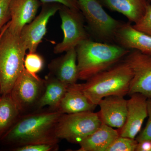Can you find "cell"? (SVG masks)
<instances>
[{
  "label": "cell",
  "instance_id": "obj_13",
  "mask_svg": "<svg viewBox=\"0 0 151 151\" xmlns=\"http://www.w3.org/2000/svg\"><path fill=\"white\" fill-rule=\"evenodd\" d=\"M42 4L40 0H12L9 6L11 20L9 29L20 35L24 27L35 18Z\"/></svg>",
  "mask_w": 151,
  "mask_h": 151
},
{
  "label": "cell",
  "instance_id": "obj_24",
  "mask_svg": "<svg viewBox=\"0 0 151 151\" xmlns=\"http://www.w3.org/2000/svg\"><path fill=\"white\" fill-rule=\"evenodd\" d=\"M57 144H37L11 148L14 151H54L58 150Z\"/></svg>",
  "mask_w": 151,
  "mask_h": 151
},
{
  "label": "cell",
  "instance_id": "obj_23",
  "mask_svg": "<svg viewBox=\"0 0 151 151\" xmlns=\"http://www.w3.org/2000/svg\"><path fill=\"white\" fill-rule=\"evenodd\" d=\"M136 29L151 35V5L148 3L144 15L136 23L133 25Z\"/></svg>",
  "mask_w": 151,
  "mask_h": 151
},
{
  "label": "cell",
  "instance_id": "obj_7",
  "mask_svg": "<svg viewBox=\"0 0 151 151\" xmlns=\"http://www.w3.org/2000/svg\"><path fill=\"white\" fill-rule=\"evenodd\" d=\"M58 12L61 19L63 37L62 41L53 48L55 54L76 48L83 41L90 38L85 26V19L80 10L61 5Z\"/></svg>",
  "mask_w": 151,
  "mask_h": 151
},
{
  "label": "cell",
  "instance_id": "obj_26",
  "mask_svg": "<svg viewBox=\"0 0 151 151\" xmlns=\"http://www.w3.org/2000/svg\"><path fill=\"white\" fill-rule=\"evenodd\" d=\"M12 0H0V31L11 20L9 6Z\"/></svg>",
  "mask_w": 151,
  "mask_h": 151
},
{
  "label": "cell",
  "instance_id": "obj_2",
  "mask_svg": "<svg viewBox=\"0 0 151 151\" xmlns=\"http://www.w3.org/2000/svg\"><path fill=\"white\" fill-rule=\"evenodd\" d=\"M78 79L86 81L124 59L130 50L87 39L76 47Z\"/></svg>",
  "mask_w": 151,
  "mask_h": 151
},
{
  "label": "cell",
  "instance_id": "obj_3",
  "mask_svg": "<svg viewBox=\"0 0 151 151\" xmlns=\"http://www.w3.org/2000/svg\"><path fill=\"white\" fill-rule=\"evenodd\" d=\"M133 73L123 60L109 69L94 75L86 83L76 86L94 105H97L105 97L125 96L128 94Z\"/></svg>",
  "mask_w": 151,
  "mask_h": 151
},
{
  "label": "cell",
  "instance_id": "obj_8",
  "mask_svg": "<svg viewBox=\"0 0 151 151\" xmlns=\"http://www.w3.org/2000/svg\"><path fill=\"white\" fill-rule=\"evenodd\" d=\"M45 86L44 79L33 76L24 68L9 94L21 114L37 108Z\"/></svg>",
  "mask_w": 151,
  "mask_h": 151
},
{
  "label": "cell",
  "instance_id": "obj_5",
  "mask_svg": "<svg viewBox=\"0 0 151 151\" xmlns=\"http://www.w3.org/2000/svg\"><path fill=\"white\" fill-rule=\"evenodd\" d=\"M77 1L90 37L100 42L115 43L116 33L124 22L109 15L97 0Z\"/></svg>",
  "mask_w": 151,
  "mask_h": 151
},
{
  "label": "cell",
  "instance_id": "obj_15",
  "mask_svg": "<svg viewBox=\"0 0 151 151\" xmlns=\"http://www.w3.org/2000/svg\"><path fill=\"white\" fill-rule=\"evenodd\" d=\"M115 43L127 49L151 55V35L136 29L130 22H124L119 28Z\"/></svg>",
  "mask_w": 151,
  "mask_h": 151
},
{
  "label": "cell",
  "instance_id": "obj_28",
  "mask_svg": "<svg viewBox=\"0 0 151 151\" xmlns=\"http://www.w3.org/2000/svg\"><path fill=\"white\" fill-rule=\"evenodd\" d=\"M136 151H151V140H144L139 142Z\"/></svg>",
  "mask_w": 151,
  "mask_h": 151
},
{
  "label": "cell",
  "instance_id": "obj_17",
  "mask_svg": "<svg viewBox=\"0 0 151 151\" xmlns=\"http://www.w3.org/2000/svg\"><path fill=\"white\" fill-rule=\"evenodd\" d=\"M103 7L124 16L130 23L137 22L145 12L146 0H97Z\"/></svg>",
  "mask_w": 151,
  "mask_h": 151
},
{
  "label": "cell",
  "instance_id": "obj_22",
  "mask_svg": "<svg viewBox=\"0 0 151 151\" xmlns=\"http://www.w3.org/2000/svg\"><path fill=\"white\" fill-rule=\"evenodd\" d=\"M138 142L136 139L119 136L108 147L106 151H134Z\"/></svg>",
  "mask_w": 151,
  "mask_h": 151
},
{
  "label": "cell",
  "instance_id": "obj_14",
  "mask_svg": "<svg viewBox=\"0 0 151 151\" xmlns=\"http://www.w3.org/2000/svg\"><path fill=\"white\" fill-rule=\"evenodd\" d=\"M62 56L52 60L48 64L49 74L69 86L78 79L77 55L75 48L65 52Z\"/></svg>",
  "mask_w": 151,
  "mask_h": 151
},
{
  "label": "cell",
  "instance_id": "obj_10",
  "mask_svg": "<svg viewBox=\"0 0 151 151\" xmlns=\"http://www.w3.org/2000/svg\"><path fill=\"white\" fill-rule=\"evenodd\" d=\"M61 6L58 3H43L40 13L23 28L20 35L29 52H37L46 35L50 19L58 12Z\"/></svg>",
  "mask_w": 151,
  "mask_h": 151
},
{
  "label": "cell",
  "instance_id": "obj_6",
  "mask_svg": "<svg viewBox=\"0 0 151 151\" xmlns=\"http://www.w3.org/2000/svg\"><path fill=\"white\" fill-rule=\"evenodd\" d=\"M102 124L98 113L93 111L63 114L57 126L55 135L59 139L79 144Z\"/></svg>",
  "mask_w": 151,
  "mask_h": 151
},
{
  "label": "cell",
  "instance_id": "obj_19",
  "mask_svg": "<svg viewBox=\"0 0 151 151\" xmlns=\"http://www.w3.org/2000/svg\"><path fill=\"white\" fill-rule=\"evenodd\" d=\"M45 89L37 108L38 110L47 106L51 110L58 111L68 86L49 74L45 78Z\"/></svg>",
  "mask_w": 151,
  "mask_h": 151
},
{
  "label": "cell",
  "instance_id": "obj_9",
  "mask_svg": "<svg viewBox=\"0 0 151 151\" xmlns=\"http://www.w3.org/2000/svg\"><path fill=\"white\" fill-rule=\"evenodd\" d=\"M124 60L129 65L133 77L128 94L140 93L151 98V55L130 50Z\"/></svg>",
  "mask_w": 151,
  "mask_h": 151
},
{
  "label": "cell",
  "instance_id": "obj_1",
  "mask_svg": "<svg viewBox=\"0 0 151 151\" xmlns=\"http://www.w3.org/2000/svg\"><path fill=\"white\" fill-rule=\"evenodd\" d=\"M63 114L50 109L21 114L0 142L11 148L33 144H58L55 129Z\"/></svg>",
  "mask_w": 151,
  "mask_h": 151
},
{
  "label": "cell",
  "instance_id": "obj_20",
  "mask_svg": "<svg viewBox=\"0 0 151 151\" xmlns=\"http://www.w3.org/2000/svg\"><path fill=\"white\" fill-rule=\"evenodd\" d=\"M10 94L2 95L0 100V139L21 115Z\"/></svg>",
  "mask_w": 151,
  "mask_h": 151
},
{
  "label": "cell",
  "instance_id": "obj_25",
  "mask_svg": "<svg viewBox=\"0 0 151 151\" xmlns=\"http://www.w3.org/2000/svg\"><path fill=\"white\" fill-rule=\"evenodd\" d=\"M147 103L148 119L146 127L135 139L138 142L144 140H151V98L147 99Z\"/></svg>",
  "mask_w": 151,
  "mask_h": 151
},
{
  "label": "cell",
  "instance_id": "obj_16",
  "mask_svg": "<svg viewBox=\"0 0 151 151\" xmlns=\"http://www.w3.org/2000/svg\"><path fill=\"white\" fill-rule=\"evenodd\" d=\"M120 136L119 130L102 123L100 127L79 144L78 151H106Z\"/></svg>",
  "mask_w": 151,
  "mask_h": 151
},
{
  "label": "cell",
  "instance_id": "obj_12",
  "mask_svg": "<svg viewBox=\"0 0 151 151\" xmlns=\"http://www.w3.org/2000/svg\"><path fill=\"white\" fill-rule=\"evenodd\" d=\"M127 100L124 96L112 95L100 100L98 113L102 123L121 129L127 119Z\"/></svg>",
  "mask_w": 151,
  "mask_h": 151
},
{
  "label": "cell",
  "instance_id": "obj_31",
  "mask_svg": "<svg viewBox=\"0 0 151 151\" xmlns=\"http://www.w3.org/2000/svg\"><path fill=\"white\" fill-rule=\"evenodd\" d=\"M150 5H151V0H150Z\"/></svg>",
  "mask_w": 151,
  "mask_h": 151
},
{
  "label": "cell",
  "instance_id": "obj_18",
  "mask_svg": "<svg viewBox=\"0 0 151 151\" xmlns=\"http://www.w3.org/2000/svg\"><path fill=\"white\" fill-rule=\"evenodd\" d=\"M76 84L68 86L60 102L58 111L63 114L93 111L97 106L90 102Z\"/></svg>",
  "mask_w": 151,
  "mask_h": 151
},
{
  "label": "cell",
  "instance_id": "obj_32",
  "mask_svg": "<svg viewBox=\"0 0 151 151\" xmlns=\"http://www.w3.org/2000/svg\"><path fill=\"white\" fill-rule=\"evenodd\" d=\"M146 1H147V0H146Z\"/></svg>",
  "mask_w": 151,
  "mask_h": 151
},
{
  "label": "cell",
  "instance_id": "obj_11",
  "mask_svg": "<svg viewBox=\"0 0 151 151\" xmlns=\"http://www.w3.org/2000/svg\"><path fill=\"white\" fill-rule=\"evenodd\" d=\"M130 95V99L127 100L126 122L124 127L118 130L120 136L135 139L148 116L147 98L140 93Z\"/></svg>",
  "mask_w": 151,
  "mask_h": 151
},
{
  "label": "cell",
  "instance_id": "obj_27",
  "mask_svg": "<svg viewBox=\"0 0 151 151\" xmlns=\"http://www.w3.org/2000/svg\"><path fill=\"white\" fill-rule=\"evenodd\" d=\"M43 3H58L68 7L70 8L79 10L78 1L77 0H40Z\"/></svg>",
  "mask_w": 151,
  "mask_h": 151
},
{
  "label": "cell",
  "instance_id": "obj_30",
  "mask_svg": "<svg viewBox=\"0 0 151 151\" xmlns=\"http://www.w3.org/2000/svg\"><path fill=\"white\" fill-rule=\"evenodd\" d=\"M2 95L1 93V88H0V100H1V97Z\"/></svg>",
  "mask_w": 151,
  "mask_h": 151
},
{
  "label": "cell",
  "instance_id": "obj_29",
  "mask_svg": "<svg viewBox=\"0 0 151 151\" xmlns=\"http://www.w3.org/2000/svg\"><path fill=\"white\" fill-rule=\"evenodd\" d=\"M9 25L10 21H9L3 27L2 29L1 30V31H0V39L1 37L3 35V34L4 33L5 31L9 27Z\"/></svg>",
  "mask_w": 151,
  "mask_h": 151
},
{
  "label": "cell",
  "instance_id": "obj_21",
  "mask_svg": "<svg viewBox=\"0 0 151 151\" xmlns=\"http://www.w3.org/2000/svg\"><path fill=\"white\" fill-rule=\"evenodd\" d=\"M44 60L42 55L35 52H29L26 54L24 60L25 69L30 74L37 76V73L43 69Z\"/></svg>",
  "mask_w": 151,
  "mask_h": 151
},
{
  "label": "cell",
  "instance_id": "obj_4",
  "mask_svg": "<svg viewBox=\"0 0 151 151\" xmlns=\"http://www.w3.org/2000/svg\"><path fill=\"white\" fill-rule=\"evenodd\" d=\"M8 28L0 39V88L2 95L10 93L24 70L27 50L20 35L12 32Z\"/></svg>",
  "mask_w": 151,
  "mask_h": 151
}]
</instances>
